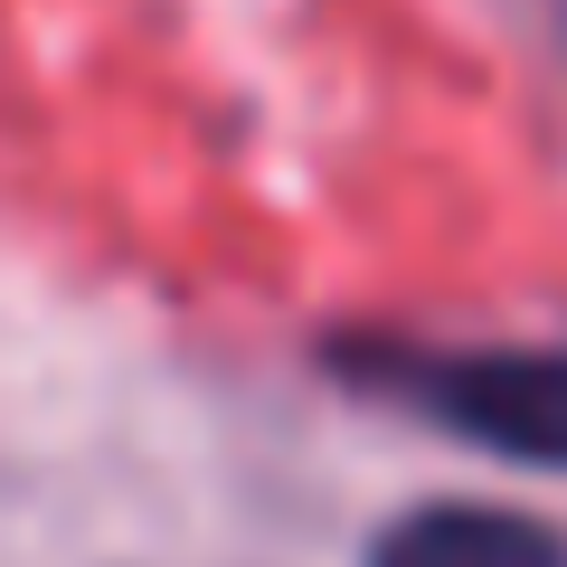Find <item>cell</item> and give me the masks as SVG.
Listing matches in <instances>:
<instances>
[{"mask_svg":"<svg viewBox=\"0 0 567 567\" xmlns=\"http://www.w3.org/2000/svg\"><path fill=\"white\" fill-rule=\"evenodd\" d=\"M331 369L369 388L398 416H425L435 435L473 454H502L529 473H567V350L539 341H398L360 331L331 341Z\"/></svg>","mask_w":567,"mask_h":567,"instance_id":"cell-1","label":"cell"},{"mask_svg":"<svg viewBox=\"0 0 567 567\" xmlns=\"http://www.w3.org/2000/svg\"><path fill=\"white\" fill-rule=\"evenodd\" d=\"M360 567H567V539L502 502H425L388 520Z\"/></svg>","mask_w":567,"mask_h":567,"instance_id":"cell-2","label":"cell"}]
</instances>
